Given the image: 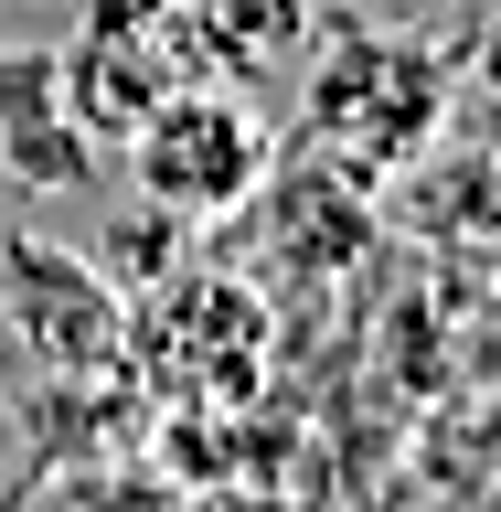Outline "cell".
<instances>
[{
    "label": "cell",
    "instance_id": "6da1fadb",
    "mask_svg": "<svg viewBox=\"0 0 501 512\" xmlns=\"http://www.w3.org/2000/svg\"><path fill=\"white\" fill-rule=\"evenodd\" d=\"M267 160H278L267 118L224 86H171L128 118V171L160 214H235L267 182Z\"/></svg>",
    "mask_w": 501,
    "mask_h": 512
},
{
    "label": "cell",
    "instance_id": "7a4b0ae2",
    "mask_svg": "<svg viewBox=\"0 0 501 512\" xmlns=\"http://www.w3.org/2000/svg\"><path fill=\"white\" fill-rule=\"evenodd\" d=\"M0 299H11V331H22L43 363H107L118 352V299L96 267L32 246V235H0Z\"/></svg>",
    "mask_w": 501,
    "mask_h": 512
},
{
    "label": "cell",
    "instance_id": "3957f363",
    "mask_svg": "<svg viewBox=\"0 0 501 512\" xmlns=\"http://www.w3.org/2000/svg\"><path fill=\"white\" fill-rule=\"evenodd\" d=\"M0 160H11L22 192H75L86 182V128L64 107V54H43V43L0 54Z\"/></svg>",
    "mask_w": 501,
    "mask_h": 512
},
{
    "label": "cell",
    "instance_id": "277c9868",
    "mask_svg": "<svg viewBox=\"0 0 501 512\" xmlns=\"http://www.w3.org/2000/svg\"><path fill=\"white\" fill-rule=\"evenodd\" d=\"M480 75H491V96H501V22H491V43H480Z\"/></svg>",
    "mask_w": 501,
    "mask_h": 512
}]
</instances>
